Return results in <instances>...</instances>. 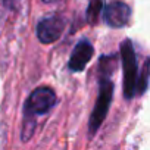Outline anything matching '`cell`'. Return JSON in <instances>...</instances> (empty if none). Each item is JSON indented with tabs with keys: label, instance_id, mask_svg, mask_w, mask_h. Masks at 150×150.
Returning <instances> with one entry per match:
<instances>
[{
	"label": "cell",
	"instance_id": "cell-1",
	"mask_svg": "<svg viewBox=\"0 0 150 150\" xmlns=\"http://www.w3.org/2000/svg\"><path fill=\"white\" fill-rule=\"evenodd\" d=\"M112 97H113V84L112 81H109L108 78H100V86H99V96L94 105V109L90 115V121H88V135H94L97 132V129L100 128L102 122L105 121L110 103H112Z\"/></svg>",
	"mask_w": 150,
	"mask_h": 150
},
{
	"label": "cell",
	"instance_id": "cell-2",
	"mask_svg": "<svg viewBox=\"0 0 150 150\" xmlns=\"http://www.w3.org/2000/svg\"><path fill=\"white\" fill-rule=\"evenodd\" d=\"M121 59L124 69V96L129 100L137 93V59L129 40L121 43Z\"/></svg>",
	"mask_w": 150,
	"mask_h": 150
},
{
	"label": "cell",
	"instance_id": "cell-3",
	"mask_svg": "<svg viewBox=\"0 0 150 150\" xmlns=\"http://www.w3.org/2000/svg\"><path fill=\"white\" fill-rule=\"evenodd\" d=\"M56 105V94L50 87L35 88L27 99L24 106V115L37 118L40 115L49 113Z\"/></svg>",
	"mask_w": 150,
	"mask_h": 150
},
{
	"label": "cell",
	"instance_id": "cell-4",
	"mask_svg": "<svg viewBox=\"0 0 150 150\" xmlns=\"http://www.w3.org/2000/svg\"><path fill=\"white\" fill-rule=\"evenodd\" d=\"M65 30V19L59 15L47 16L37 25V38L43 44H52L60 38Z\"/></svg>",
	"mask_w": 150,
	"mask_h": 150
},
{
	"label": "cell",
	"instance_id": "cell-5",
	"mask_svg": "<svg viewBox=\"0 0 150 150\" xmlns=\"http://www.w3.org/2000/svg\"><path fill=\"white\" fill-rule=\"evenodd\" d=\"M103 18H105V22L109 27H112V28H122V27H125L129 22L131 9L124 2H113V3H109L105 8Z\"/></svg>",
	"mask_w": 150,
	"mask_h": 150
},
{
	"label": "cell",
	"instance_id": "cell-6",
	"mask_svg": "<svg viewBox=\"0 0 150 150\" xmlns=\"http://www.w3.org/2000/svg\"><path fill=\"white\" fill-rule=\"evenodd\" d=\"M93 53H94V49L87 40L80 41L77 46L74 47V50L71 53V59H69V65H68L69 69L72 72L83 71L87 66V63L90 62Z\"/></svg>",
	"mask_w": 150,
	"mask_h": 150
},
{
	"label": "cell",
	"instance_id": "cell-7",
	"mask_svg": "<svg viewBox=\"0 0 150 150\" xmlns=\"http://www.w3.org/2000/svg\"><path fill=\"white\" fill-rule=\"evenodd\" d=\"M35 125H37V118H33V116H25L24 115V119H22V129H21V138L22 141H28L34 131H35Z\"/></svg>",
	"mask_w": 150,
	"mask_h": 150
},
{
	"label": "cell",
	"instance_id": "cell-8",
	"mask_svg": "<svg viewBox=\"0 0 150 150\" xmlns=\"http://www.w3.org/2000/svg\"><path fill=\"white\" fill-rule=\"evenodd\" d=\"M103 9V3L102 0H91L88 8H87V21L90 24H96L99 16H100V12Z\"/></svg>",
	"mask_w": 150,
	"mask_h": 150
},
{
	"label": "cell",
	"instance_id": "cell-9",
	"mask_svg": "<svg viewBox=\"0 0 150 150\" xmlns=\"http://www.w3.org/2000/svg\"><path fill=\"white\" fill-rule=\"evenodd\" d=\"M149 74H150V59H146L144 66H143V72H141V75H138V80H137V93L138 94H141L147 88Z\"/></svg>",
	"mask_w": 150,
	"mask_h": 150
},
{
	"label": "cell",
	"instance_id": "cell-10",
	"mask_svg": "<svg viewBox=\"0 0 150 150\" xmlns=\"http://www.w3.org/2000/svg\"><path fill=\"white\" fill-rule=\"evenodd\" d=\"M3 2H5L6 6H9V8H15V6L19 3V0H3Z\"/></svg>",
	"mask_w": 150,
	"mask_h": 150
},
{
	"label": "cell",
	"instance_id": "cell-11",
	"mask_svg": "<svg viewBox=\"0 0 150 150\" xmlns=\"http://www.w3.org/2000/svg\"><path fill=\"white\" fill-rule=\"evenodd\" d=\"M44 3H49V5H52V3H56V2H59V0H43Z\"/></svg>",
	"mask_w": 150,
	"mask_h": 150
}]
</instances>
